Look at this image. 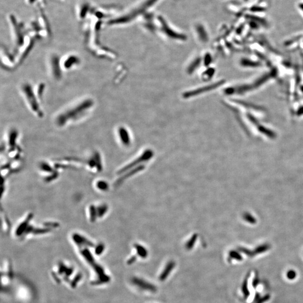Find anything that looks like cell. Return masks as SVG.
Returning a JSON list of instances; mask_svg holds the SVG:
<instances>
[{"label": "cell", "mask_w": 303, "mask_h": 303, "mask_svg": "<svg viewBox=\"0 0 303 303\" xmlns=\"http://www.w3.org/2000/svg\"><path fill=\"white\" fill-rule=\"evenodd\" d=\"M50 276L53 281L75 290L82 284L84 276L75 265L64 261H59L52 267Z\"/></svg>", "instance_id": "1"}, {"label": "cell", "mask_w": 303, "mask_h": 303, "mask_svg": "<svg viewBox=\"0 0 303 303\" xmlns=\"http://www.w3.org/2000/svg\"><path fill=\"white\" fill-rule=\"evenodd\" d=\"M80 254L85 262L89 272V281L91 286L102 287L111 281V277L106 269L97 261L89 247H81Z\"/></svg>", "instance_id": "2"}, {"label": "cell", "mask_w": 303, "mask_h": 303, "mask_svg": "<svg viewBox=\"0 0 303 303\" xmlns=\"http://www.w3.org/2000/svg\"><path fill=\"white\" fill-rule=\"evenodd\" d=\"M93 102L91 99H85L59 115L57 117V124L64 126L71 121H75L81 118L92 108Z\"/></svg>", "instance_id": "3"}, {"label": "cell", "mask_w": 303, "mask_h": 303, "mask_svg": "<svg viewBox=\"0 0 303 303\" xmlns=\"http://www.w3.org/2000/svg\"><path fill=\"white\" fill-rule=\"evenodd\" d=\"M10 296L20 303H30L35 299V289L30 282L17 277Z\"/></svg>", "instance_id": "4"}, {"label": "cell", "mask_w": 303, "mask_h": 303, "mask_svg": "<svg viewBox=\"0 0 303 303\" xmlns=\"http://www.w3.org/2000/svg\"><path fill=\"white\" fill-rule=\"evenodd\" d=\"M17 276L15 274L12 263L9 261H4L1 266V294L10 296Z\"/></svg>", "instance_id": "5"}, {"label": "cell", "mask_w": 303, "mask_h": 303, "mask_svg": "<svg viewBox=\"0 0 303 303\" xmlns=\"http://www.w3.org/2000/svg\"><path fill=\"white\" fill-rule=\"evenodd\" d=\"M32 88V87H31L28 84L23 85L21 87L22 92H23L25 98L28 101V104L32 111L37 113V115L41 117L42 115L41 108H40L38 104L37 96H35V93Z\"/></svg>", "instance_id": "6"}, {"label": "cell", "mask_w": 303, "mask_h": 303, "mask_svg": "<svg viewBox=\"0 0 303 303\" xmlns=\"http://www.w3.org/2000/svg\"><path fill=\"white\" fill-rule=\"evenodd\" d=\"M72 240L76 245L79 247H94V244L89 240L86 239L82 235L79 233H74L72 235Z\"/></svg>", "instance_id": "7"}, {"label": "cell", "mask_w": 303, "mask_h": 303, "mask_svg": "<svg viewBox=\"0 0 303 303\" xmlns=\"http://www.w3.org/2000/svg\"><path fill=\"white\" fill-rule=\"evenodd\" d=\"M33 214L30 213L26 219L19 225L16 230L15 234L17 236H21L24 233H25L28 227H29V224L30 221L33 219Z\"/></svg>", "instance_id": "8"}, {"label": "cell", "mask_w": 303, "mask_h": 303, "mask_svg": "<svg viewBox=\"0 0 303 303\" xmlns=\"http://www.w3.org/2000/svg\"><path fill=\"white\" fill-rule=\"evenodd\" d=\"M80 62V60L78 57L74 55H70L67 57V58L65 60L64 63V67L66 69H70L71 68L76 66L75 65H78Z\"/></svg>", "instance_id": "9"}, {"label": "cell", "mask_w": 303, "mask_h": 303, "mask_svg": "<svg viewBox=\"0 0 303 303\" xmlns=\"http://www.w3.org/2000/svg\"><path fill=\"white\" fill-rule=\"evenodd\" d=\"M215 86H216V84L209 85L208 86H205V87H203L202 88H199L198 89H195L194 91H191L189 93H186L185 94L184 96H185V97H191L193 96H197V95L204 93L203 92L209 91L212 89L215 88Z\"/></svg>", "instance_id": "10"}, {"label": "cell", "mask_w": 303, "mask_h": 303, "mask_svg": "<svg viewBox=\"0 0 303 303\" xmlns=\"http://www.w3.org/2000/svg\"><path fill=\"white\" fill-rule=\"evenodd\" d=\"M119 135L121 141L125 145H128L130 143V137L127 130L124 127H119Z\"/></svg>", "instance_id": "11"}, {"label": "cell", "mask_w": 303, "mask_h": 303, "mask_svg": "<svg viewBox=\"0 0 303 303\" xmlns=\"http://www.w3.org/2000/svg\"><path fill=\"white\" fill-rule=\"evenodd\" d=\"M58 65H60L57 57L56 56H53V58L51 59V69L53 74H54L53 75H55V76L56 78H59L61 75L60 70H59L60 67Z\"/></svg>", "instance_id": "12"}, {"label": "cell", "mask_w": 303, "mask_h": 303, "mask_svg": "<svg viewBox=\"0 0 303 303\" xmlns=\"http://www.w3.org/2000/svg\"><path fill=\"white\" fill-rule=\"evenodd\" d=\"M18 137V132L16 130H12L10 132L8 136V144L10 146L14 148L16 144V141Z\"/></svg>", "instance_id": "13"}, {"label": "cell", "mask_w": 303, "mask_h": 303, "mask_svg": "<svg viewBox=\"0 0 303 303\" xmlns=\"http://www.w3.org/2000/svg\"><path fill=\"white\" fill-rule=\"evenodd\" d=\"M98 217L99 218L102 217L108 211V206L106 205H102L97 208Z\"/></svg>", "instance_id": "14"}, {"label": "cell", "mask_w": 303, "mask_h": 303, "mask_svg": "<svg viewBox=\"0 0 303 303\" xmlns=\"http://www.w3.org/2000/svg\"><path fill=\"white\" fill-rule=\"evenodd\" d=\"M89 214H90V220L91 222H94L96 221L97 217H98L97 208L94 205H92L89 207Z\"/></svg>", "instance_id": "15"}, {"label": "cell", "mask_w": 303, "mask_h": 303, "mask_svg": "<svg viewBox=\"0 0 303 303\" xmlns=\"http://www.w3.org/2000/svg\"><path fill=\"white\" fill-rule=\"evenodd\" d=\"M105 249V246L103 243H99L94 247V254L97 256H100L103 253Z\"/></svg>", "instance_id": "16"}, {"label": "cell", "mask_w": 303, "mask_h": 303, "mask_svg": "<svg viewBox=\"0 0 303 303\" xmlns=\"http://www.w3.org/2000/svg\"><path fill=\"white\" fill-rule=\"evenodd\" d=\"M51 231V229L49 228L46 227V228H33L32 233L34 235H40V234H44L46 233H49Z\"/></svg>", "instance_id": "17"}, {"label": "cell", "mask_w": 303, "mask_h": 303, "mask_svg": "<svg viewBox=\"0 0 303 303\" xmlns=\"http://www.w3.org/2000/svg\"><path fill=\"white\" fill-rule=\"evenodd\" d=\"M93 159H94V160L95 161L96 166L97 169H98V171H101L102 169V163H101V157H100L99 154L98 153H95V155H94Z\"/></svg>", "instance_id": "18"}, {"label": "cell", "mask_w": 303, "mask_h": 303, "mask_svg": "<svg viewBox=\"0 0 303 303\" xmlns=\"http://www.w3.org/2000/svg\"><path fill=\"white\" fill-rule=\"evenodd\" d=\"M97 187L101 191H106L108 189V184L106 181L101 180L97 182Z\"/></svg>", "instance_id": "19"}, {"label": "cell", "mask_w": 303, "mask_h": 303, "mask_svg": "<svg viewBox=\"0 0 303 303\" xmlns=\"http://www.w3.org/2000/svg\"><path fill=\"white\" fill-rule=\"evenodd\" d=\"M40 169L43 170V171L47 172H51L53 171V169L52 167L49 165L46 162H42L40 164Z\"/></svg>", "instance_id": "20"}, {"label": "cell", "mask_w": 303, "mask_h": 303, "mask_svg": "<svg viewBox=\"0 0 303 303\" xmlns=\"http://www.w3.org/2000/svg\"><path fill=\"white\" fill-rule=\"evenodd\" d=\"M58 176V174L57 172H55V173L53 172V173H52V175L48 176L47 177H46V179H45V180H46V181H47V182H49V181H52V180L56 179Z\"/></svg>", "instance_id": "21"}, {"label": "cell", "mask_w": 303, "mask_h": 303, "mask_svg": "<svg viewBox=\"0 0 303 303\" xmlns=\"http://www.w3.org/2000/svg\"><path fill=\"white\" fill-rule=\"evenodd\" d=\"M44 225L46 226V227L50 228L51 227H58V226H59V224L56 222H48L44 224Z\"/></svg>", "instance_id": "22"}, {"label": "cell", "mask_w": 303, "mask_h": 303, "mask_svg": "<svg viewBox=\"0 0 303 303\" xmlns=\"http://www.w3.org/2000/svg\"><path fill=\"white\" fill-rule=\"evenodd\" d=\"M295 276H296V273L293 271H290L287 274L288 277L290 279L294 278L295 277Z\"/></svg>", "instance_id": "23"}]
</instances>
